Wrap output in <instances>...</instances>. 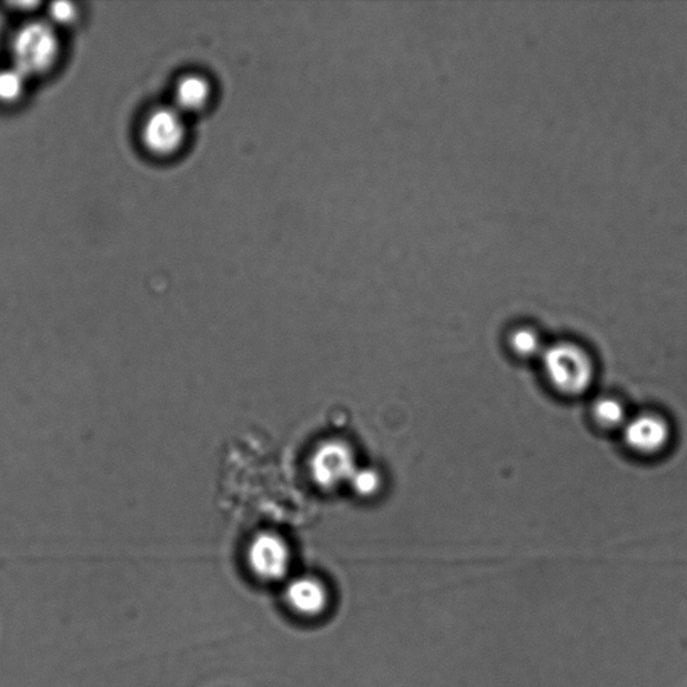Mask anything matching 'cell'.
I'll return each mask as SVG.
<instances>
[{
	"instance_id": "obj_1",
	"label": "cell",
	"mask_w": 687,
	"mask_h": 687,
	"mask_svg": "<svg viewBox=\"0 0 687 687\" xmlns=\"http://www.w3.org/2000/svg\"><path fill=\"white\" fill-rule=\"evenodd\" d=\"M547 381L558 394L577 397L587 394L596 377L594 358L579 344L562 342L545 348L542 355Z\"/></svg>"
},
{
	"instance_id": "obj_2",
	"label": "cell",
	"mask_w": 687,
	"mask_h": 687,
	"mask_svg": "<svg viewBox=\"0 0 687 687\" xmlns=\"http://www.w3.org/2000/svg\"><path fill=\"white\" fill-rule=\"evenodd\" d=\"M61 53L60 38L48 22H30L17 31L11 42L14 68L30 77L43 75L55 67Z\"/></svg>"
},
{
	"instance_id": "obj_3",
	"label": "cell",
	"mask_w": 687,
	"mask_h": 687,
	"mask_svg": "<svg viewBox=\"0 0 687 687\" xmlns=\"http://www.w3.org/2000/svg\"><path fill=\"white\" fill-rule=\"evenodd\" d=\"M356 468L352 448L337 440L320 445L310 462L312 478L324 491L337 489L339 486L348 484Z\"/></svg>"
},
{
	"instance_id": "obj_4",
	"label": "cell",
	"mask_w": 687,
	"mask_h": 687,
	"mask_svg": "<svg viewBox=\"0 0 687 687\" xmlns=\"http://www.w3.org/2000/svg\"><path fill=\"white\" fill-rule=\"evenodd\" d=\"M188 130L184 119L176 108H158L148 114L141 140L153 155L166 158L175 155L184 144Z\"/></svg>"
},
{
	"instance_id": "obj_5",
	"label": "cell",
	"mask_w": 687,
	"mask_h": 687,
	"mask_svg": "<svg viewBox=\"0 0 687 687\" xmlns=\"http://www.w3.org/2000/svg\"><path fill=\"white\" fill-rule=\"evenodd\" d=\"M247 563L259 579L275 583L286 579L292 555L284 538L274 533H261L249 545Z\"/></svg>"
},
{
	"instance_id": "obj_6",
	"label": "cell",
	"mask_w": 687,
	"mask_h": 687,
	"mask_svg": "<svg viewBox=\"0 0 687 687\" xmlns=\"http://www.w3.org/2000/svg\"><path fill=\"white\" fill-rule=\"evenodd\" d=\"M622 434L627 447L641 455L664 452L673 436L670 423L664 416L651 413L628 417Z\"/></svg>"
},
{
	"instance_id": "obj_7",
	"label": "cell",
	"mask_w": 687,
	"mask_h": 687,
	"mask_svg": "<svg viewBox=\"0 0 687 687\" xmlns=\"http://www.w3.org/2000/svg\"><path fill=\"white\" fill-rule=\"evenodd\" d=\"M285 603L294 614L316 619L331 607V590L316 576L304 575L289 580L285 587Z\"/></svg>"
},
{
	"instance_id": "obj_8",
	"label": "cell",
	"mask_w": 687,
	"mask_h": 687,
	"mask_svg": "<svg viewBox=\"0 0 687 687\" xmlns=\"http://www.w3.org/2000/svg\"><path fill=\"white\" fill-rule=\"evenodd\" d=\"M211 87L202 75H185L179 81L175 91L179 112H199L209 104Z\"/></svg>"
},
{
	"instance_id": "obj_9",
	"label": "cell",
	"mask_w": 687,
	"mask_h": 687,
	"mask_svg": "<svg viewBox=\"0 0 687 687\" xmlns=\"http://www.w3.org/2000/svg\"><path fill=\"white\" fill-rule=\"evenodd\" d=\"M594 416L600 426L606 428H623L628 421V414L625 404L616 397H602L594 406Z\"/></svg>"
},
{
	"instance_id": "obj_10",
	"label": "cell",
	"mask_w": 687,
	"mask_h": 687,
	"mask_svg": "<svg viewBox=\"0 0 687 687\" xmlns=\"http://www.w3.org/2000/svg\"><path fill=\"white\" fill-rule=\"evenodd\" d=\"M511 348L516 356L522 358L542 356L545 350L540 336L531 327H519L512 333Z\"/></svg>"
},
{
	"instance_id": "obj_11",
	"label": "cell",
	"mask_w": 687,
	"mask_h": 687,
	"mask_svg": "<svg viewBox=\"0 0 687 687\" xmlns=\"http://www.w3.org/2000/svg\"><path fill=\"white\" fill-rule=\"evenodd\" d=\"M28 77L16 68L0 70V102L14 104L22 99Z\"/></svg>"
},
{
	"instance_id": "obj_12",
	"label": "cell",
	"mask_w": 687,
	"mask_h": 687,
	"mask_svg": "<svg viewBox=\"0 0 687 687\" xmlns=\"http://www.w3.org/2000/svg\"><path fill=\"white\" fill-rule=\"evenodd\" d=\"M348 484L358 497L370 498L381 491L382 478L374 468L363 467L356 468Z\"/></svg>"
},
{
	"instance_id": "obj_13",
	"label": "cell",
	"mask_w": 687,
	"mask_h": 687,
	"mask_svg": "<svg viewBox=\"0 0 687 687\" xmlns=\"http://www.w3.org/2000/svg\"><path fill=\"white\" fill-rule=\"evenodd\" d=\"M51 21L58 24L67 26L73 23L79 16L75 6L68 2H57L50 6L49 11Z\"/></svg>"
}]
</instances>
